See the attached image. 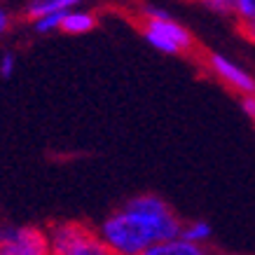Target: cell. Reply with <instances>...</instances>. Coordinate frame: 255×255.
I'll return each instance as SVG.
<instances>
[{
    "label": "cell",
    "instance_id": "1",
    "mask_svg": "<svg viewBox=\"0 0 255 255\" xmlns=\"http://www.w3.org/2000/svg\"><path fill=\"white\" fill-rule=\"evenodd\" d=\"M99 234L113 255H143L147 248L178 239L183 220L157 194H136L99 223Z\"/></svg>",
    "mask_w": 255,
    "mask_h": 255
},
{
    "label": "cell",
    "instance_id": "2",
    "mask_svg": "<svg viewBox=\"0 0 255 255\" xmlns=\"http://www.w3.org/2000/svg\"><path fill=\"white\" fill-rule=\"evenodd\" d=\"M52 255H113L96 227L75 220H61L47 227Z\"/></svg>",
    "mask_w": 255,
    "mask_h": 255
},
{
    "label": "cell",
    "instance_id": "3",
    "mask_svg": "<svg viewBox=\"0 0 255 255\" xmlns=\"http://www.w3.org/2000/svg\"><path fill=\"white\" fill-rule=\"evenodd\" d=\"M143 38L150 47H155L162 54H187L192 52L194 38L183 23L173 21L171 16L157 19V16H145L143 19Z\"/></svg>",
    "mask_w": 255,
    "mask_h": 255
},
{
    "label": "cell",
    "instance_id": "4",
    "mask_svg": "<svg viewBox=\"0 0 255 255\" xmlns=\"http://www.w3.org/2000/svg\"><path fill=\"white\" fill-rule=\"evenodd\" d=\"M0 255H52L49 234L38 225L0 227Z\"/></svg>",
    "mask_w": 255,
    "mask_h": 255
},
{
    "label": "cell",
    "instance_id": "5",
    "mask_svg": "<svg viewBox=\"0 0 255 255\" xmlns=\"http://www.w3.org/2000/svg\"><path fill=\"white\" fill-rule=\"evenodd\" d=\"M206 63H209V70L216 75L218 80H223L227 87H232L237 94L241 96H255V78L244 70L239 63H234L232 59L218 54V52H209L206 54Z\"/></svg>",
    "mask_w": 255,
    "mask_h": 255
},
{
    "label": "cell",
    "instance_id": "6",
    "mask_svg": "<svg viewBox=\"0 0 255 255\" xmlns=\"http://www.w3.org/2000/svg\"><path fill=\"white\" fill-rule=\"evenodd\" d=\"M96 14L92 9H82V7H75V9H68L63 14V21H61V33H68V35H82V33H89L96 28Z\"/></svg>",
    "mask_w": 255,
    "mask_h": 255
},
{
    "label": "cell",
    "instance_id": "7",
    "mask_svg": "<svg viewBox=\"0 0 255 255\" xmlns=\"http://www.w3.org/2000/svg\"><path fill=\"white\" fill-rule=\"evenodd\" d=\"M80 2H85V0H28L23 12H26V16H28L31 21H38L42 16L75 9Z\"/></svg>",
    "mask_w": 255,
    "mask_h": 255
},
{
    "label": "cell",
    "instance_id": "8",
    "mask_svg": "<svg viewBox=\"0 0 255 255\" xmlns=\"http://www.w3.org/2000/svg\"><path fill=\"white\" fill-rule=\"evenodd\" d=\"M143 255H216L209 246H199V244H190L185 239H171L164 241V244H157V246L147 248Z\"/></svg>",
    "mask_w": 255,
    "mask_h": 255
},
{
    "label": "cell",
    "instance_id": "9",
    "mask_svg": "<svg viewBox=\"0 0 255 255\" xmlns=\"http://www.w3.org/2000/svg\"><path fill=\"white\" fill-rule=\"evenodd\" d=\"M211 237H213V227L206 220H187V223H183L180 239L190 241V244H199V246H209Z\"/></svg>",
    "mask_w": 255,
    "mask_h": 255
},
{
    "label": "cell",
    "instance_id": "10",
    "mask_svg": "<svg viewBox=\"0 0 255 255\" xmlns=\"http://www.w3.org/2000/svg\"><path fill=\"white\" fill-rule=\"evenodd\" d=\"M63 14H66V12H59V14L42 16V19H38V21H33V28H35L38 33H54V31H61Z\"/></svg>",
    "mask_w": 255,
    "mask_h": 255
},
{
    "label": "cell",
    "instance_id": "11",
    "mask_svg": "<svg viewBox=\"0 0 255 255\" xmlns=\"http://www.w3.org/2000/svg\"><path fill=\"white\" fill-rule=\"evenodd\" d=\"M201 2H204L209 9L218 12V14H234L239 0H201Z\"/></svg>",
    "mask_w": 255,
    "mask_h": 255
},
{
    "label": "cell",
    "instance_id": "12",
    "mask_svg": "<svg viewBox=\"0 0 255 255\" xmlns=\"http://www.w3.org/2000/svg\"><path fill=\"white\" fill-rule=\"evenodd\" d=\"M237 19L239 21H248V19H255V0H239L237 2Z\"/></svg>",
    "mask_w": 255,
    "mask_h": 255
},
{
    "label": "cell",
    "instance_id": "13",
    "mask_svg": "<svg viewBox=\"0 0 255 255\" xmlns=\"http://www.w3.org/2000/svg\"><path fill=\"white\" fill-rule=\"evenodd\" d=\"M14 68H16V56L12 52H2V56H0V75L2 78H12Z\"/></svg>",
    "mask_w": 255,
    "mask_h": 255
},
{
    "label": "cell",
    "instance_id": "14",
    "mask_svg": "<svg viewBox=\"0 0 255 255\" xmlns=\"http://www.w3.org/2000/svg\"><path fill=\"white\" fill-rule=\"evenodd\" d=\"M239 31L241 35L251 42H255V19H248V21H239Z\"/></svg>",
    "mask_w": 255,
    "mask_h": 255
},
{
    "label": "cell",
    "instance_id": "15",
    "mask_svg": "<svg viewBox=\"0 0 255 255\" xmlns=\"http://www.w3.org/2000/svg\"><path fill=\"white\" fill-rule=\"evenodd\" d=\"M241 108H244V113L253 120V115H255V96H241Z\"/></svg>",
    "mask_w": 255,
    "mask_h": 255
},
{
    "label": "cell",
    "instance_id": "16",
    "mask_svg": "<svg viewBox=\"0 0 255 255\" xmlns=\"http://www.w3.org/2000/svg\"><path fill=\"white\" fill-rule=\"evenodd\" d=\"M7 28H9V14H7V9L0 7V35L7 31Z\"/></svg>",
    "mask_w": 255,
    "mask_h": 255
},
{
    "label": "cell",
    "instance_id": "17",
    "mask_svg": "<svg viewBox=\"0 0 255 255\" xmlns=\"http://www.w3.org/2000/svg\"><path fill=\"white\" fill-rule=\"evenodd\" d=\"M253 124H255V115H253Z\"/></svg>",
    "mask_w": 255,
    "mask_h": 255
}]
</instances>
